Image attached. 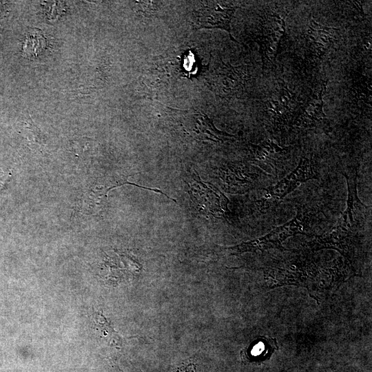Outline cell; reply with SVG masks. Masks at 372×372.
Segmentation results:
<instances>
[{
	"instance_id": "obj_11",
	"label": "cell",
	"mask_w": 372,
	"mask_h": 372,
	"mask_svg": "<svg viewBox=\"0 0 372 372\" xmlns=\"http://www.w3.org/2000/svg\"><path fill=\"white\" fill-rule=\"evenodd\" d=\"M327 81L318 92L313 94L303 102L296 112L293 124L298 127L313 129L326 124L327 116L323 111L322 96L326 90Z\"/></svg>"
},
{
	"instance_id": "obj_1",
	"label": "cell",
	"mask_w": 372,
	"mask_h": 372,
	"mask_svg": "<svg viewBox=\"0 0 372 372\" xmlns=\"http://www.w3.org/2000/svg\"><path fill=\"white\" fill-rule=\"evenodd\" d=\"M312 212L298 208L296 216L287 223L279 226L267 235L259 238L243 242L227 248L231 255H238L248 251H263L271 248L281 249L282 242L289 236L305 234L311 222Z\"/></svg>"
},
{
	"instance_id": "obj_4",
	"label": "cell",
	"mask_w": 372,
	"mask_h": 372,
	"mask_svg": "<svg viewBox=\"0 0 372 372\" xmlns=\"http://www.w3.org/2000/svg\"><path fill=\"white\" fill-rule=\"evenodd\" d=\"M357 173L354 167H348L342 172L348 189L347 207L335 225L341 230L354 235L365 225L371 212V207L364 205L358 198Z\"/></svg>"
},
{
	"instance_id": "obj_13",
	"label": "cell",
	"mask_w": 372,
	"mask_h": 372,
	"mask_svg": "<svg viewBox=\"0 0 372 372\" xmlns=\"http://www.w3.org/2000/svg\"><path fill=\"white\" fill-rule=\"evenodd\" d=\"M278 349L276 338L262 337L253 342L243 352L242 358L249 362H262L269 359Z\"/></svg>"
},
{
	"instance_id": "obj_17",
	"label": "cell",
	"mask_w": 372,
	"mask_h": 372,
	"mask_svg": "<svg viewBox=\"0 0 372 372\" xmlns=\"http://www.w3.org/2000/svg\"><path fill=\"white\" fill-rule=\"evenodd\" d=\"M22 131L23 135L30 143L39 146L42 145L43 139L41 132L34 125L31 118L24 123Z\"/></svg>"
},
{
	"instance_id": "obj_18",
	"label": "cell",
	"mask_w": 372,
	"mask_h": 372,
	"mask_svg": "<svg viewBox=\"0 0 372 372\" xmlns=\"http://www.w3.org/2000/svg\"><path fill=\"white\" fill-rule=\"evenodd\" d=\"M10 174L3 172H0V192L4 188L9 180Z\"/></svg>"
},
{
	"instance_id": "obj_12",
	"label": "cell",
	"mask_w": 372,
	"mask_h": 372,
	"mask_svg": "<svg viewBox=\"0 0 372 372\" xmlns=\"http://www.w3.org/2000/svg\"><path fill=\"white\" fill-rule=\"evenodd\" d=\"M183 112L184 129L196 139L219 143L234 136L218 130L214 126L212 120L204 113L196 110H186Z\"/></svg>"
},
{
	"instance_id": "obj_10",
	"label": "cell",
	"mask_w": 372,
	"mask_h": 372,
	"mask_svg": "<svg viewBox=\"0 0 372 372\" xmlns=\"http://www.w3.org/2000/svg\"><path fill=\"white\" fill-rule=\"evenodd\" d=\"M334 28L323 26L310 19L307 28L303 33V44L307 56L312 59H321L331 50L337 39Z\"/></svg>"
},
{
	"instance_id": "obj_8",
	"label": "cell",
	"mask_w": 372,
	"mask_h": 372,
	"mask_svg": "<svg viewBox=\"0 0 372 372\" xmlns=\"http://www.w3.org/2000/svg\"><path fill=\"white\" fill-rule=\"evenodd\" d=\"M290 147H280L272 140L250 145L251 161L266 174L278 176L289 158Z\"/></svg>"
},
{
	"instance_id": "obj_16",
	"label": "cell",
	"mask_w": 372,
	"mask_h": 372,
	"mask_svg": "<svg viewBox=\"0 0 372 372\" xmlns=\"http://www.w3.org/2000/svg\"><path fill=\"white\" fill-rule=\"evenodd\" d=\"M45 46V39L41 34L34 32L28 35L23 50L27 54L37 55Z\"/></svg>"
},
{
	"instance_id": "obj_9",
	"label": "cell",
	"mask_w": 372,
	"mask_h": 372,
	"mask_svg": "<svg viewBox=\"0 0 372 372\" xmlns=\"http://www.w3.org/2000/svg\"><path fill=\"white\" fill-rule=\"evenodd\" d=\"M318 172L311 158L302 157L298 166L275 185L265 189V197L282 200L303 182L318 178Z\"/></svg>"
},
{
	"instance_id": "obj_14",
	"label": "cell",
	"mask_w": 372,
	"mask_h": 372,
	"mask_svg": "<svg viewBox=\"0 0 372 372\" xmlns=\"http://www.w3.org/2000/svg\"><path fill=\"white\" fill-rule=\"evenodd\" d=\"M108 187L96 188L85 195L83 201V209L85 212L94 213L101 210L107 197Z\"/></svg>"
},
{
	"instance_id": "obj_15",
	"label": "cell",
	"mask_w": 372,
	"mask_h": 372,
	"mask_svg": "<svg viewBox=\"0 0 372 372\" xmlns=\"http://www.w3.org/2000/svg\"><path fill=\"white\" fill-rule=\"evenodd\" d=\"M95 322L101 336L109 344L119 347L121 345V337L114 330L108 320L101 313L96 314Z\"/></svg>"
},
{
	"instance_id": "obj_2",
	"label": "cell",
	"mask_w": 372,
	"mask_h": 372,
	"mask_svg": "<svg viewBox=\"0 0 372 372\" xmlns=\"http://www.w3.org/2000/svg\"><path fill=\"white\" fill-rule=\"evenodd\" d=\"M192 207L200 214L221 217L228 212L229 200L216 187L201 181L196 171L189 172L187 180Z\"/></svg>"
},
{
	"instance_id": "obj_7",
	"label": "cell",
	"mask_w": 372,
	"mask_h": 372,
	"mask_svg": "<svg viewBox=\"0 0 372 372\" xmlns=\"http://www.w3.org/2000/svg\"><path fill=\"white\" fill-rule=\"evenodd\" d=\"M271 176L260 169L244 164L229 165L220 170L224 187L231 193H245Z\"/></svg>"
},
{
	"instance_id": "obj_5",
	"label": "cell",
	"mask_w": 372,
	"mask_h": 372,
	"mask_svg": "<svg viewBox=\"0 0 372 372\" xmlns=\"http://www.w3.org/2000/svg\"><path fill=\"white\" fill-rule=\"evenodd\" d=\"M287 14L267 12L262 17L256 36V42L260 47L263 68L276 56L281 40L286 34L285 19Z\"/></svg>"
},
{
	"instance_id": "obj_6",
	"label": "cell",
	"mask_w": 372,
	"mask_h": 372,
	"mask_svg": "<svg viewBox=\"0 0 372 372\" xmlns=\"http://www.w3.org/2000/svg\"><path fill=\"white\" fill-rule=\"evenodd\" d=\"M238 8L225 1H204L193 14L192 24L196 30L221 29L228 32L231 39L238 43L231 34V22Z\"/></svg>"
},
{
	"instance_id": "obj_3",
	"label": "cell",
	"mask_w": 372,
	"mask_h": 372,
	"mask_svg": "<svg viewBox=\"0 0 372 372\" xmlns=\"http://www.w3.org/2000/svg\"><path fill=\"white\" fill-rule=\"evenodd\" d=\"M297 101L294 94L283 81H279L269 99L265 101L264 112L267 124L274 132H282L293 120Z\"/></svg>"
}]
</instances>
